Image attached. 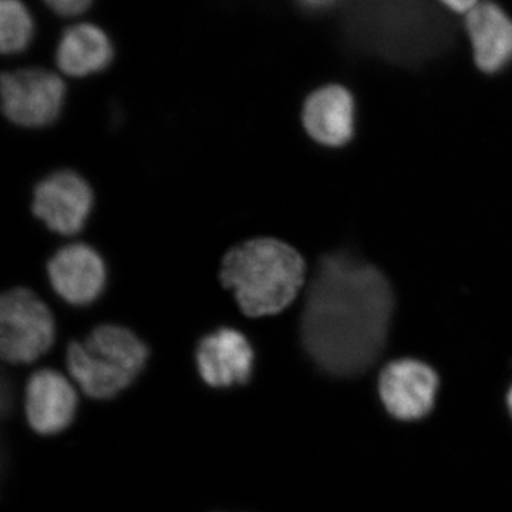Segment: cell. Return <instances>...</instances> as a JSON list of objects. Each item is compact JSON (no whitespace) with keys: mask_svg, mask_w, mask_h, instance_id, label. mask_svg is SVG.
I'll return each instance as SVG.
<instances>
[{"mask_svg":"<svg viewBox=\"0 0 512 512\" xmlns=\"http://www.w3.org/2000/svg\"><path fill=\"white\" fill-rule=\"evenodd\" d=\"M393 312V288L379 268L348 251L323 255L306 293L303 348L329 375H360L382 355Z\"/></svg>","mask_w":512,"mask_h":512,"instance_id":"obj_1","label":"cell"},{"mask_svg":"<svg viewBox=\"0 0 512 512\" xmlns=\"http://www.w3.org/2000/svg\"><path fill=\"white\" fill-rule=\"evenodd\" d=\"M305 261L286 242L256 238L222 259L221 281L234 291L239 308L249 318L276 315L296 298L305 282Z\"/></svg>","mask_w":512,"mask_h":512,"instance_id":"obj_2","label":"cell"},{"mask_svg":"<svg viewBox=\"0 0 512 512\" xmlns=\"http://www.w3.org/2000/svg\"><path fill=\"white\" fill-rule=\"evenodd\" d=\"M56 325L45 302L26 288L6 292L0 301V352L6 362L26 365L49 352Z\"/></svg>","mask_w":512,"mask_h":512,"instance_id":"obj_3","label":"cell"},{"mask_svg":"<svg viewBox=\"0 0 512 512\" xmlns=\"http://www.w3.org/2000/svg\"><path fill=\"white\" fill-rule=\"evenodd\" d=\"M3 113L20 127L40 128L55 123L66 99L63 77L43 67H25L2 74Z\"/></svg>","mask_w":512,"mask_h":512,"instance_id":"obj_4","label":"cell"},{"mask_svg":"<svg viewBox=\"0 0 512 512\" xmlns=\"http://www.w3.org/2000/svg\"><path fill=\"white\" fill-rule=\"evenodd\" d=\"M471 62L484 76L512 69V15L495 0H481L463 19Z\"/></svg>","mask_w":512,"mask_h":512,"instance_id":"obj_5","label":"cell"},{"mask_svg":"<svg viewBox=\"0 0 512 512\" xmlns=\"http://www.w3.org/2000/svg\"><path fill=\"white\" fill-rule=\"evenodd\" d=\"M437 390L439 376L420 360H394L380 373V399L387 412L399 420L426 417L433 409Z\"/></svg>","mask_w":512,"mask_h":512,"instance_id":"obj_6","label":"cell"},{"mask_svg":"<svg viewBox=\"0 0 512 512\" xmlns=\"http://www.w3.org/2000/svg\"><path fill=\"white\" fill-rule=\"evenodd\" d=\"M93 208L90 185L73 171H59L40 181L33 195V212L50 231L74 235L82 231Z\"/></svg>","mask_w":512,"mask_h":512,"instance_id":"obj_7","label":"cell"},{"mask_svg":"<svg viewBox=\"0 0 512 512\" xmlns=\"http://www.w3.org/2000/svg\"><path fill=\"white\" fill-rule=\"evenodd\" d=\"M195 362L202 382L214 389H229L251 379L254 350L239 330L221 328L201 339Z\"/></svg>","mask_w":512,"mask_h":512,"instance_id":"obj_8","label":"cell"},{"mask_svg":"<svg viewBox=\"0 0 512 512\" xmlns=\"http://www.w3.org/2000/svg\"><path fill=\"white\" fill-rule=\"evenodd\" d=\"M116 59L110 33L99 23L80 19L69 22L56 43L57 70L72 79L106 72Z\"/></svg>","mask_w":512,"mask_h":512,"instance_id":"obj_9","label":"cell"},{"mask_svg":"<svg viewBox=\"0 0 512 512\" xmlns=\"http://www.w3.org/2000/svg\"><path fill=\"white\" fill-rule=\"evenodd\" d=\"M356 101L348 87L326 83L313 90L302 109L306 133L325 147H343L355 136Z\"/></svg>","mask_w":512,"mask_h":512,"instance_id":"obj_10","label":"cell"},{"mask_svg":"<svg viewBox=\"0 0 512 512\" xmlns=\"http://www.w3.org/2000/svg\"><path fill=\"white\" fill-rule=\"evenodd\" d=\"M77 399L73 384L52 369L37 370L26 384L25 409L30 429L40 436L62 433L76 417Z\"/></svg>","mask_w":512,"mask_h":512,"instance_id":"obj_11","label":"cell"},{"mask_svg":"<svg viewBox=\"0 0 512 512\" xmlns=\"http://www.w3.org/2000/svg\"><path fill=\"white\" fill-rule=\"evenodd\" d=\"M47 272L57 295L74 306L90 305L106 285V265L99 252L86 244L59 249L50 259Z\"/></svg>","mask_w":512,"mask_h":512,"instance_id":"obj_12","label":"cell"},{"mask_svg":"<svg viewBox=\"0 0 512 512\" xmlns=\"http://www.w3.org/2000/svg\"><path fill=\"white\" fill-rule=\"evenodd\" d=\"M66 362L74 382L92 399H114L136 380L94 356L83 342L70 343Z\"/></svg>","mask_w":512,"mask_h":512,"instance_id":"obj_13","label":"cell"},{"mask_svg":"<svg viewBox=\"0 0 512 512\" xmlns=\"http://www.w3.org/2000/svg\"><path fill=\"white\" fill-rule=\"evenodd\" d=\"M94 356L136 379L147 365L148 348L131 330L117 325H101L83 342Z\"/></svg>","mask_w":512,"mask_h":512,"instance_id":"obj_14","label":"cell"},{"mask_svg":"<svg viewBox=\"0 0 512 512\" xmlns=\"http://www.w3.org/2000/svg\"><path fill=\"white\" fill-rule=\"evenodd\" d=\"M37 35L35 13L26 0H0V52L18 56L30 49Z\"/></svg>","mask_w":512,"mask_h":512,"instance_id":"obj_15","label":"cell"},{"mask_svg":"<svg viewBox=\"0 0 512 512\" xmlns=\"http://www.w3.org/2000/svg\"><path fill=\"white\" fill-rule=\"evenodd\" d=\"M40 2L56 18L74 22V20L86 18L97 0H40Z\"/></svg>","mask_w":512,"mask_h":512,"instance_id":"obj_16","label":"cell"},{"mask_svg":"<svg viewBox=\"0 0 512 512\" xmlns=\"http://www.w3.org/2000/svg\"><path fill=\"white\" fill-rule=\"evenodd\" d=\"M434 3L448 15L463 19L471 10L480 5L481 0H434Z\"/></svg>","mask_w":512,"mask_h":512,"instance_id":"obj_17","label":"cell"},{"mask_svg":"<svg viewBox=\"0 0 512 512\" xmlns=\"http://www.w3.org/2000/svg\"><path fill=\"white\" fill-rule=\"evenodd\" d=\"M507 403H508V409H510L511 416H512V387L510 389V392H508Z\"/></svg>","mask_w":512,"mask_h":512,"instance_id":"obj_18","label":"cell"}]
</instances>
